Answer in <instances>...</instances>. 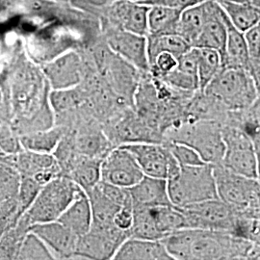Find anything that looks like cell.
<instances>
[{
  "label": "cell",
  "instance_id": "1",
  "mask_svg": "<svg viewBox=\"0 0 260 260\" xmlns=\"http://www.w3.org/2000/svg\"><path fill=\"white\" fill-rule=\"evenodd\" d=\"M161 241L174 260L259 259V243L226 232L185 229Z\"/></svg>",
  "mask_w": 260,
  "mask_h": 260
},
{
  "label": "cell",
  "instance_id": "2",
  "mask_svg": "<svg viewBox=\"0 0 260 260\" xmlns=\"http://www.w3.org/2000/svg\"><path fill=\"white\" fill-rule=\"evenodd\" d=\"M163 142L184 144L195 149L207 164H219L223 160L225 146L219 121H187L168 128Z\"/></svg>",
  "mask_w": 260,
  "mask_h": 260
},
{
  "label": "cell",
  "instance_id": "3",
  "mask_svg": "<svg viewBox=\"0 0 260 260\" xmlns=\"http://www.w3.org/2000/svg\"><path fill=\"white\" fill-rule=\"evenodd\" d=\"M212 166L218 199L239 215L259 219V178L235 174L221 163Z\"/></svg>",
  "mask_w": 260,
  "mask_h": 260
},
{
  "label": "cell",
  "instance_id": "4",
  "mask_svg": "<svg viewBox=\"0 0 260 260\" xmlns=\"http://www.w3.org/2000/svg\"><path fill=\"white\" fill-rule=\"evenodd\" d=\"M168 195L178 207L218 199L213 166H181L176 177L167 180Z\"/></svg>",
  "mask_w": 260,
  "mask_h": 260
},
{
  "label": "cell",
  "instance_id": "5",
  "mask_svg": "<svg viewBox=\"0 0 260 260\" xmlns=\"http://www.w3.org/2000/svg\"><path fill=\"white\" fill-rule=\"evenodd\" d=\"M259 89L247 71L222 69L203 92L222 103L229 111H237L258 100Z\"/></svg>",
  "mask_w": 260,
  "mask_h": 260
},
{
  "label": "cell",
  "instance_id": "6",
  "mask_svg": "<svg viewBox=\"0 0 260 260\" xmlns=\"http://www.w3.org/2000/svg\"><path fill=\"white\" fill-rule=\"evenodd\" d=\"M225 150L221 164L235 174L259 178V156L250 135L241 127L222 124Z\"/></svg>",
  "mask_w": 260,
  "mask_h": 260
},
{
  "label": "cell",
  "instance_id": "7",
  "mask_svg": "<svg viewBox=\"0 0 260 260\" xmlns=\"http://www.w3.org/2000/svg\"><path fill=\"white\" fill-rule=\"evenodd\" d=\"M103 129L114 148L136 143L162 144L164 136L144 121L133 109L125 107L103 122Z\"/></svg>",
  "mask_w": 260,
  "mask_h": 260
},
{
  "label": "cell",
  "instance_id": "8",
  "mask_svg": "<svg viewBox=\"0 0 260 260\" xmlns=\"http://www.w3.org/2000/svg\"><path fill=\"white\" fill-rule=\"evenodd\" d=\"M95 71L122 103L133 107L134 93L143 73L111 49L98 63Z\"/></svg>",
  "mask_w": 260,
  "mask_h": 260
},
{
  "label": "cell",
  "instance_id": "9",
  "mask_svg": "<svg viewBox=\"0 0 260 260\" xmlns=\"http://www.w3.org/2000/svg\"><path fill=\"white\" fill-rule=\"evenodd\" d=\"M178 208L185 215L188 229L221 231L232 234L235 233L238 214L219 199Z\"/></svg>",
  "mask_w": 260,
  "mask_h": 260
},
{
  "label": "cell",
  "instance_id": "10",
  "mask_svg": "<svg viewBox=\"0 0 260 260\" xmlns=\"http://www.w3.org/2000/svg\"><path fill=\"white\" fill-rule=\"evenodd\" d=\"M149 6L129 0H113L100 13L101 29H119L148 36Z\"/></svg>",
  "mask_w": 260,
  "mask_h": 260
},
{
  "label": "cell",
  "instance_id": "11",
  "mask_svg": "<svg viewBox=\"0 0 260 260\" xmlns=\"http://www.w3.org/2000/svg\"><path fill=\"white\" fill-rule=\"evenodd\" d=\"M130 237V232L121 231L115 224L92 225L88 233L78 237L75 255L89 259H113L121 244Z\"/></svg>",
  "mask_w": 260,
  "mask_h": 260
},
{
  "label": "cell",
  "instance_id": "12",
  "mask_svg": "<svg viewBox=\"0 0 260 260\" xmlns=\"http://www.w3.org/2000/svg\"><path fill=\"white\" fill-rule=\"evenodd\" d=\"M84 191L70 178L50 181L37 200L34 215L38 221L48 223L58 220L66 209Z\"/></svg>",
  "mask_w": 260,
  "mask_h": 260
},
{
  "label": "cell",
  "instance_id": "13",
  "mask_svg": "<svg viewBox=\"0 0 260 260\" xmlns=\"http://www.w3.org/2000/svg\"><path fill=\"white\" fill-rule=\"evenodd\" d=\"M135 157L145 176L170 179L176 177L180 166L164 144L136 143L122 145Z\"/></svg>",
  "mask_w": 260,
  "mask_h": 260
},
{
  "label": "cell",
  "instance_id": "14",
  "mask_svg": "<svg viewBox=\"0 0 260 260\" xmlns=\"http://www.w3.org/2000/svg\"><path fill=\"white\" fill-rule=\"evenodd\" d=\"M144 176L135 157L121 146L112 149L101 164V180L114 185L129 188Z\"/></svg>",
  "mask_w": 260,
  "mask_h": 260
},
{
  "label": "cell",
  "instance_id": "15",
  "mask_svg": "<svg viewBox=\"0 0 260 260\" xmlns=\"http://www.w3.org/2000/svg\"><path fill=\"white\" fill-rule=\"evenodd\" d=\"M104 41L112 51L134 66L141 73H149L147 36L119 29L102 31Z\"/></svg>",
  "mask_w": 260,
  "mask_h": 260
},
{
  "label": "cell",
  "instance_id": "16",
  "mask_svg": "<svg viewBox=\"0 0 260 260\" xmlns=\"http://www.w3.org/2000/svg\"><path fill=\"white\" fill-rule=\"evenodd\" d=\"M46 72L52 88L54 90H63L76 87L81 82L83 67L80 57L71 52L47 65Z\"/></svg>",
  "mask_w": 260,
  "mask_h": 260
},
{
  "label": "cell",
  "instance_id": "17",
  "mask_svg": "<svg viewBox=\"0 0 260 260\" xmlns=\"http://www.w3.org/2000/svg\"><path fill=\"white\" fill-rule=\"evenodd\" d=\"M225 19V13L220 4L215 0L210 16L198 37L196 38L192 47L210 48L217 50L220 55H222L226 41Z\"/></svg>",
  "mask_w": 260,
  "mask_h": 260
},
{
  "label": "cell",
  "instance_id": "18",
  "mask_svg": "<svg viewBox=\"0 0 260 260\" xmlns=\"http://www.w3.org/2000/svg\"><path fill=\"white\" fill-rule=\"evenodd\" d=\"M128 191L133 207L172 205L168 195L167 179L144 176Z\"/></svg>",
  "mask_w": 260,
  "mask_h": 260
},
{
  "label": "cell",
  "instance_id": "19",
  "mask_svg": "<svg viewBox=\"0 0 260 260\" xmlns=\"http://www.w3.org/2000/svg\"><path fill=\"white\" fill-rule=\"evenodd\" d=\"M114 260H174L161 240L130 237L115 253Z\"/></svg>",
  "mask_w": 260,
  "mask_h": 260
},
{
  "label": "cell",
  "instance_id": "20",
  "mask_svg": "<svg viewBox=\"0 0 260 260\" xmlns=\"http://www.w3.org/2000/svg\"><path fill=\"white\" fill-rule=\"evenodd\" d=\"M225 24L226 41L223 54L221 55L222 69H241L248 72L249 55L244 33L234 27L228 17Z\"/></svg>",
  "mask_w": 260,
  "mask_h": 260
},
{
  "label": "cell",
  "instance_id": "21",
  "mask_svg": "<svg viewBox=\"0 0 260 260\" xmlns=\"http://www.w3.org/2000/svg\"><path fill=\"white\" fill-rule=\"evenodd\" d=\"M214 2L215 0H206L181 12L177 26V35L186 40L191 47L209 18Z\"/></svg>",
  "mask_w": 260,
  "mask_h": 260
},
{
  "label": "cell",
  "instance_id": "22",
  "mask_svg": "<svg viewBox=\"0 0 260 260\" xmlns=\"http://www.w3.org/2000/svg\"><path fill=\"white\" fill-rule=\"evenodd\" d=\"M78 237L88 233L92 226V210L89 199L83 192L66 209L57 220Z\"/></svg>",
  "mask_w": 260,
  "mask_h": 260
},
{
  "label": "cell",
  "instance_id": "23",
  "mask_svg": "<svg viewBox=\"0 0 260 260\" xmlns=\"http://www.w3.org/2000/svg\"><path fill=\"white\" fill-rule=\"evenodd\" d=\"M37 233L54 251L63 257L75 255L78 236L59 222L40 225Z\"/></svg>",
  "mask_w": 260,
  "mask_h": 260
},
{
  "label": "cell",
  "instance_id": "24",
  "mask_svg": "<svg viewBox=\"0 0 260 260\" xmlns=\"http://www.w3.org/2000/svg\"><path fill=\"white\" fill-rule=\"evenodd\" d=\"M103 160L77 155L68 167L70 179L84 192L93 188L101 181V164Z\"/></svg>",
  "mask_w": 260,
  "mask_h": 260
},
{
  "label": "cell",
  "instance_id": "25",
  "mask_svg": "<svg viewBox=\"0 0 260 260\" xmlns=\"http://www.w3.org/2000/svg\"><path fill=\"white\" fill-rule=\"evenodd\" d=\"M180 10L164 6H149L148 12V35H177L178 21L181 15Z\"/></svg>",
  "mask_w": 260,
  "mask_h": 260
},
{
  "label": "cell",
  "instance_id": "26",
  "mask_svg": "<svg viewBox=\"0 0 260 260\" xmlns=\"http://www.w3.org/2000/svg\"><path fill=\"white\" fill-rule=\"evenodd\" d=\"M89 199L93 222L92 225L107 226L111 225L116 213L120 210L121 206L114 204L101 190L99 183L93 188L85 192Z\"/></svg>",
  "mask_w": 260,
  "mask_h": 260
},
{
  "label": "cell",
  "instance_id": "27",
  "mask_svg": "<svg viewBox=\"0 0 260 260\" xmlns=\"http://www.w3.org/2000/svg\"><path fill=\"white\" fill-rule=\"evenodd\" d=\"M191 45L176 34H165V35H148L147 36V49L148 59L150 64L153 59L161 52L171 53L177 59L187 52Z\"/></svg>",
  "mask_w": 260,
  "mask_h": 260
},
{
  "label": "cell",
  "instance_id": "28",
  "mask_svg": "<svg viewBox=\"0 0 260 260\" xmlns=\"http://www.w3.org/2000/svg\"><path fill=\"white\" fill-rule=\"evenodd\" d=\"M234 27L246 32L260 21V8L250 3L218 2Z\"/></svg>",
  "mask_w": 260,
  "mask_h": 260
},
{
  "label": "cell",
  "instance_id": "29",
  "mask_svg": "<svg viewBox=\"0 0 260 260\" xmlns=\"http://www.w3.org/2000/svg\"><path fill=\"white\" fill-rule=\"evenodd\" d=\"M133 238L147 240H162L163 236L158 231L151 206L133 207V222L130 229Z\"/></svg>",
  "mask_w": 260,
  "mask_h": 260
},
{
  "label": "cell",
  "instance_id": "30",
  "mask_svg": "<svg viewBox=\"0 0 260 260\" xmlns=\"http://www.w3.org/2000/svg\"><path fill=\"white\" fill-rule=\"evenodd\" d=\"M197 48V47H196ZM198 76L200 92H203L205 87L222 70L221 55L217 50L210 48H198Z\"/></svg>",
  "mask_w": 260,
  "mask_h": 260
},
{
  "label": "cell",
  "instance_id": "31",
  "mask_svg": "<svg viewBox=\"0 0 260 260\" xmlns=\"http://www.w3.org/2000/svg\"><path fill=\"white\" fill-rule=\"evenodd\" d=\"M248 48L249 69L248 72L260 88V25L250 28L244 32Z\"/></svg>",
  "mask_w": 260,
  "mask_h": 260
},
{
  "label": "cell",
  "instance_id": "32",
  "mask_svg": "<svg viewBox=\"0 0 260 260\" xmlns=\"http://www.w3.org/2000/svg\"><path fill=\"white\" fill-rule=\"evenodd\" d=\"M160 79H162L169 86L178 90L187 92H197L200 90L198 75L187 73L183 70L178 69L177 67Z\"/></svg>",
  "mask_w": 260,
  "mask_h": 260
},
{
  "label": "cell",
  "instance_id": "33",
  "mask_svg": "<svg viewBox=\"0 0 260 260\" xmlns=\"http://www.w3.org/2000/svg\"><path fill=\"white\" fill-rule=\"evenodd\" d=\"M173 156L177 160L178 165L181 166H199L206 164L195 149L191 147L175 142H163Z\"/></svg>",
  "mask_w": 260,
  "mask_h": 260
},
{
  "label": "cell",
  "instance_id": "34",
  "mask_svg": "<svg viewBox=\"0 0 260 260\" xmlns=\"http://www.w3.org/2000/svg\"><path fill=\"white\" fill-rule=\"evenodd\" d=\"M99 186H100L101 190L103 191V194L106 196L114 204H116L121 207H124V206L133 207L128 188L114 185V184H110L108 182L102 181V180L99 182Z\"/></svg>",
  "mask_w": 260,
  "mask_h": 260
},
{
  "label": "cell",
  "instance_id": "35",
  "mask_svg": "<svg viewBox=\"0 0 260 260\" xmlns=\"http://www.w3.org/2000/svg\"><path fill=\"white\" fill-rule=\"evenodd\" d=\"M177 66V57L168 52H161L149 64V74L154 77L161 78L175 70Z\"/></svg>",
  "mask_w": 260,
  "mask_h": 260
},
{
  "label": "cell",
  "instance_id": "36",
  "mask_svg": "<svg viewBox=\"0 0 260 260\" xmlns=\"http://www.w3.org/2000/svg\"><path fill=\"white\" fill-rule=\"evenodd\" d=\"M205 1L206 0H146L142 2V4H145L148 6H154V5L164 6L168 8L183 11Z\"/></svg>",
  "mask_w": 260,
  "mask_h": 260
},
{
  "label": "cell",
  "instance_id": "37",
  "mask_svg": "<svg viewBox=\"0 0 260 260\" xmlns=\"http://www.w3.org/2000/svg\"><path fill=\"white\" fill-rule=\"evenodd\" d=\"M133 222V207L124 206L121 207L120 210L116 213L113 223L121 231L130 232Z\"/></svg>",
  "mask_w": 260,
  "mask_h": 260
},
{
  "label": "cell",
  "instance_id": "38",
  "mask_svg": "<svg viewBox=\"0 0 260 260\" xmlns=\"http://www.w3.org/2000/svg\"><path fill=\"white\" fill-rule=\"evenodd\" d=\"M85 3L93 9L96 10L99 13L102 12V10L104 9L112 0H84Z\"/></svg>",
  "mask_w": 260,
  "mask_h": 260
},
{
  "label": "cell",
  "instance_id": "39",
  "mask_svg": "<svg viewBox=\"0 0 260 260\" xmlns=\"http://www.w3.org/2000/svg\"><path fill=\"white\" fill-rule=\"evenodd\" d=\"M217 2H235V3H250L251 5L260 8V0H216Z\"/></svg>",
  "mask_w": 260,
  "mask_h": 260
},
{
  "label": "cell",
  "instance_id": "40",
  "mask_svg": "<svg viewBox=\"0 0 260 260\" xmlns=\"http://www.w3.org/2000/svg\"><path fill=\"white\" fill-rule=\"evenodd\" d=\"M51 1H55V2H60V3H67V2H70L71 0H51Z\"/></svg>",
  "mask_w": 260,
  "mask_h": 260
},
{
  "label": "cell",
  "instance_id": "41",
  "mask_svg": "<svg viewBox=\"0 0 260 260\" xmlns=\"http://www.w3.org/2000/svg\"><path fill=\"white\" fill-rule=\"evenodd\" d=\"M113 1V0H112ZM129 1H133V2H139V3H142V2H144V1H146V0H129Z\"/></svg>",
  "mask_w": 260,
  "mask_h": 260
}]
</instances>
